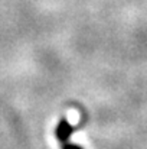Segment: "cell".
<instances>
[{"label":"cell","mask_w":147,"mask_h":149,"mask_svg":"<svg viewBox=\"0 0 147 149\" xmlns=\"http://www.w3.org/2000/svg\"><path fill=\"white\" fill-rule=\"evenodd\" d=\"M75 132V127L72 125H69V122L66 119H61L56 129H55V136L58 139V142L61 143V149H82L81 146L72 143L71 135Z\"/></svg>","instance_id":"cell-1"}]
</instances>
